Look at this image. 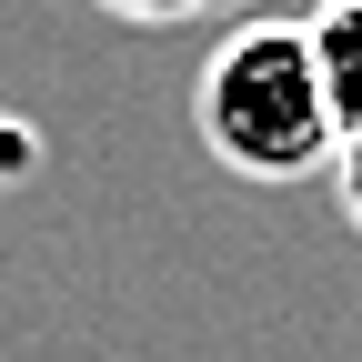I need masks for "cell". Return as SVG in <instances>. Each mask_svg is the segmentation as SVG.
I'll return each mask as SVG.
<instances>
[{
	"label": "cell",
	"mask_w": 362,
	"mask_h": 362,
	"mask_svg": "<svg viewBox=\"0 0 362 362\" xmlns=\"http://www.w3.org/2000/svg\"><path fill=\"white\" fill-rule=\"evenodd\" d=\"M192 111H202V151L232 181H312L342 151V121L322 101L302 21H242L202 61V101Z\"/></svg>",
	"instance_id": "cell-1"
},
{
	"label": "cell",
	"mask_w": 362,
	"mask_h": 362,
	"mask_svg": "<svg viewBox=\"0 0 362 362\" xmlns=\"http://www.w3.org/2000/svg\"><path fill=\"white\" fill-rule=\"evenodd\" d=\"M302 40H312L322 101H332L342 141H352V131H362V0H312V11H302Z\"/></svg>",
	"instance_id": "cell-2"
},
{
	"label": "cell",
	"mask_w": 362,
	"mask_h": 362,
	"mask_svg": "<svg viewBox=\"0 0 362 362\" xmlns=\"http://www.w3.org/2000/svg\"><path fill=\"white\" fill-rule=\"evenodd\" d=\"M90 11H111V21H141V30H161V21H192V11H232V0H90Z\"/></svg>",
	"instance_id": "cell-3"
},
{
	"label": "cell",
	"mask_w": 362,
	"mask_h": 362,
	"mask_svg": "<svg viewBox=\"0 0 362 362\" xmlns=\"http://www.w3.org/2000/svg\"><path fill=\"white\" fill-rule=\"evenodd\" d=\"M332 192H342V221L362 232V131H352L342 151H332Z\"/></svg>",
	"instance_id": "cell-4"
}]
</instances>
